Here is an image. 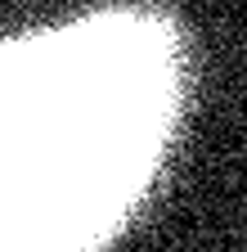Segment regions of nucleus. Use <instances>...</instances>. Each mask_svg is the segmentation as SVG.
Segmentation results:
<instances>
[{
    "label": "nucleus",
    "instance_id": "obj_1",
    "mask_svg": "<svg viewBox=\"0 0 247 252\" xmlns=\"http://www.w3.org/2000/svg\"><path fill=\"white\" fill-rule=\"evenodd\" d=\"M175 113L162 18L104 14L0 45V252H99Z\"/></svg>",
    "mask_w": 247,
    "mask_h": 252
}]
</instances>
